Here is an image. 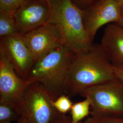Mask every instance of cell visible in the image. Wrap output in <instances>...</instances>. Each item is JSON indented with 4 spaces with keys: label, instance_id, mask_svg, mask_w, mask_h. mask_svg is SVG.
Segmentation results:
<instances>
[{
    "label": "cell",
    "instance_id": "obj_8",
    "mask_svg": "<svg viewBox=\"0 0 123 123\" xmlns=\"http://www.w3.org/2000/svg\"><path fill=\"white\" fill-rule=\"evenodd\" d=\"M32 83L19 77L7 57L0 52V103L17 106Z\"/></svg>",
    "mask_w": 123,
    "mask_h": 123
},
{
    "label": "cell",
    "instance_id": "obj_4",
    "mask_svg": "<svg viewBox=\"0 0 123 123\" xmlns=\"http://www.w3.org/2000/svg\"><path fill=\"white\" fill-rule=\"evenodd\" d=\"M53 100L43 86L32 83L17 107L26 123H50L57 112L53 106Z\"/></svg>",
    "mask_w": 123,
    "mask_h": 123
},
{
    "label": "cell",
    "instance_id": "obj_10",
    "mask_svg": "<svg viewBox=\"0 0 123 123\" xmlns=\"http://www.w3.org/2000/svg\"><path fill=\"white\" fill-rule=\"evenodd\" d=\"M13 14L19 31L24 34L49 22V2L45 0H26Z\"/></svg>",
    "mask_w": 123,
    "mask_h": 123
},
{
    "label": "cell",
    "instance_id": "obj_17",
    "mask_svg": "<svg viewBox=\"0 0 123 123\" xmlns=\"http://www.w3.org/2000/svg\"><path fill=\"white\" fill-rule=\"evenodd\" d=\"M26 0H0V11L14 13Z\"/></svg>",
    "mask_w": 123,
    "mask_h": 123
},
{
    "label": "cell",
    "instance_id": "obj_18",
    "mask_svg": "<svg viewBox=\"0 0 123 123\" xmlns=\"http://www.w3.org/2000/svg\"><path fill=\"white\" fill-rule=\"evenodd\" d=\"M98 0H72L79 8L82 10L88 8Z\"/></svg>",
    "mask_w": 123,
    "mask_h": 123
},
{
    "label": "cell",
    "instance_id": "obj_22",
    "mask_svg": "<svg viewBox=\"0 0 123 123\" xmlns=\"http://www.w3.org/2000/svg\"><path fill=\"white\" fill-rule=\"evenodd\" d=\"M117 23L119 24L120 26H121L123 28V14L122 16V17H121V18L120 19V20L119 21V22H118Z\"/></svg>",
    "mask_w": 123,
    "mask_h": 123
},
{
    "label": "cell",
    "instance_id": "obj_14",
    "mask_svg": "<svg viewBox=\"0 0 123 123\" xmlns=\"http://www.w3.org/2000/svg\"><path fill=\"white\" fill-rule=\"evenodd\" d=\"M20 117L17 107L11 104L0 103V122L11 123Z\"/></svg>",
    "mask_w": 123,
    "mask_h": 123
},
{
    "label": "cell",
    "instance_id": "obj_6",
    "mask_svg": "<svg viewBox=\"0 0 123 123\" xmlns=\"http://www.w3.org/2000/svg\"><path fill=\"white\" fill-rule=\"evenodd\" d=\"M123 14V9L115 0H98L83 10L84 28L92 42L101 27L118 23Z\"/></svg>",
    "mask_w": 123,
    "mask_h": 123
},
{
    "label": "cell",
    "instance_id": "obj_13",
    "mask_svg": "<svg viewBox=\"0 0 123 123\" xmlns=\"http://www.w3.org/2000/svg\"><path fill=\"white\" fill-rule=\"evenodd\" d=\"M83 101L74 104L71 109V119L72 123H80L84 118L90 114L91 101L84 98Z\"/></svg>",
    "mask_w": 123,
    "mask_h": 123
},
{
    "label": "cell",
    "instance_id": "obj_19",
    "mask_svg": "<svg viewBox=\"0 0 123 123\" xmlns=\"http://www.w3.org/2000/svg\"><path fill=\"white\" fill-rule=\"evenodd\" d=\"M50 123H72L71 118L57 112V113Z\"/></svg>",
    "mask_w": 123,
    "mask_h": 123
},
{
    "label": "cell",
    "instance_id": "obj_5",
    "mask_svg": "<svg viewBox=\"0 0 123 123\" xmlns=\"http://www.w3.org/2000/svg\"><path fill=\"white\" fill-rule=\"evenodd\" d=\"M80 95L91 101L90 114L123 117V81L118 78L88 88Z\"/></svg>",
    "mask_w": 123,
    "mask_h": 123
},
{
    "label": "cell",
    "instance_id": "obj_9",
    "mask_svg": "<svg viewBox=\"0 0 123 123\" xmlns=\"http://www.w3.org/2000/svg\"><path fill=\"white\" fill-rule=\"evenodd\" d=\"M23 35L35 62L64 45L57 28L49 22Z\"/></svg>",
    "mask_w": 123,
    "mask_h": 123
},
{
    "label": "cell",
    "instance_id": "obj_7",
    "mask_svg": "<svg viewBox=\"0 0 123 123\" xmlns=\"http://www.w3.org/2000/svg\"><path fill=\"white\" fill-rule=\"evenodd\" d=\"M0 38V52L7 57L18 76L26 79L35 62L23 34L18 32Z\"/></svg>",
    "mask_w": 123,
    "mask_h": 123
},
{
    "label": "cell",
    "instance_id": "obj_15",
    "mask_svg": "<svg viewBox=\"0 0 123 123\" xmlns=\"http://www.w3.org/2000/svg\"><path fill=\"white\" fill-rule=\"evenodd\" d=\"M80 123H123V116L90 114Z\"/></svg>",
    "mask_w": 123,
    "mask_h": 123
},
{
    "label": "cell",
    "instance_id": "obj_24",
    "mask_svg": "<svg viewBox=\"0 0 123 123\" xmlns=\"http://www.w3.org/2000/svg\"><path fill=\"white\" fill-rule=\"evenodd\" d=\"M47 0V1H48L49 0Z\"/></svg>",
    "mask_w": 123,
    "mask_h": 123
},
{
    "label": "cell",
    "instance_id": "obj_11",
    "mask_svg": "<svg viewBox=\"0 0 123 123\" xmlns=\"http://www.w3.org/2000/svg\"><path fill=\"white\" fill-rule=\"evenodd\" d=\"M114 67L123 65V28L117 23L107 25L99 44Z\"/></svg>",
    "mask_w": 123,
    "mask_h": 123
},
{
    "label": "cell",
    "instance_id": "obj_1",
    "mask_svg": "<svg viewBox=\"0 0 123 123\" xmlns=\"http://www.w3.org/2000/svg\"><path fill=\"white\" fill-rule=\"evenodd\" d=\"M114 66L100 45L74 53L68 73L66 94L81 95L88 88L117 79Z\"/></svg>",
    "mask_w": 123,
    "mask_h": 123
},
{
    "label": "cell",
    "instance_id": "obj_3",
    "mask_svg": "<svg viewBox=\"0 0 123 123\" xmlns=\"http://www.w3.org/2000/svg\"><path fill=\"white\" fill-rule=\"evenodd\" d=\"M74 53L65 45L54 49L35 62L26 80L41 85L54 100L66 94L67 79Z\"/></svg>",
    "mask_w": 123,
    "mask_h": 123
},
{
    "label": "cell",
    "instance_id": "obj_20",
    "mask_svg": "<svg viewBox=\"0 0 123 123\" xmlns=\"http://www.w3.org/2000/svg\"><path fill=\"white\" fill-rule=\"evenodd\" d=\"M114 69L117 77L123 81V65L114 67Z\"/></svg>",
    "mask_w": 123,
    "mask_h": 123
},
{
    "label": "cell",
    "instance_id": "obj_21",
    "mask_svg": "<svg viewBox=\"0 0 123 123\" xmlns=\"http://www.w3.org/2000/svg\"><path fill=\"white\" fill-rule=\"evenodd\" d=\"M18 123H26L24 119L22 117H20L19 118V119H18Z\"/></svg>",
    "mask_w": 123,
    "mask_h": 123
},
{
    "label": "cell",
    "instance_id": "obj_16",
    "mask_svg": "<svg viewBox=\"0 0 123 123\" xmlns=\"http://www.w3.org/2000/svg\"><path fill=\"white\" fill-rule=\"evenodd\" d=\"M53 106L58 112L65 114L70 111L74 103L68 95L63 94L57 97L52 102Z\"/></svg>",
    "mask_w": 123,
    "mask_h": 123
},
{
    "label": "cell",
    "instance_id": "obj_23",
    "mask_svg": "<svg viewBox=\"0 0 123 123\" xmlns=\"http://www.w3.org/2000/svg\"><path fill=\"white\" fill-rule=\"evenodd\" d=\"M123 10V0H115Z\"/></svg>",
    "mask_w": 123,
    "mask_h": 123
},
{
    "label": "cell",
    "instance_id": "obj_12",
    "mask_svg": "<svg viewBox=\"0 0 123 123\" xmlns=\"http://www.w3.org/2000/svg\"><path fill=\"white\" fill-rule=\"evenodd\" d=\"M20 32L13 13L0 11V37Z\"/></svg>",
    "mask_w": 123,
    "mask_h": 123
},
{
    "label": "cell",
    "instance_id": "obj_2",
    "mask_svg": "<svg viewBox=\"0 0 123 123\" xmlns=\"http://www.w3.org/2000/svg\"><path fill=\"white\" fill-rule=\"evenodd\" d=\"M49 22L57 28L64 45L74 53L91 48L93 43L84 26L83 10L72 0H49Z\"/></svg>",
    "mask_w": 123,
    "mask_h": 123
}]
</instances>
